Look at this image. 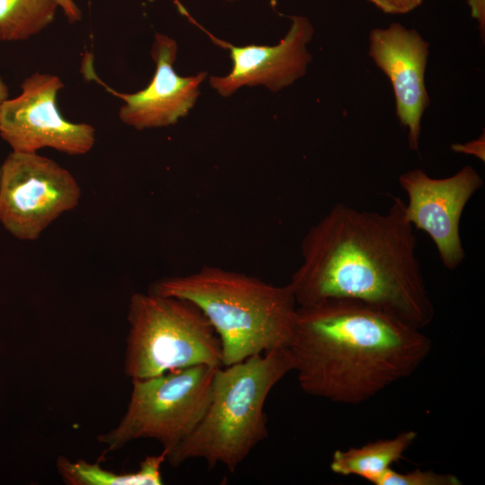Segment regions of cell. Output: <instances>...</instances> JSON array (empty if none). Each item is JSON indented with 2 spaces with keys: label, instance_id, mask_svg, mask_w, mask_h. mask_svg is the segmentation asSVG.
I'll return each mask as SVG.
<instances>
[{
  "label": "cell",
  "instance_id": "15",
  "mask_svg": "<svg viewBox=\"0 0 485 485\" xmlns=\"http://www.w3.org/2000/svg\"><path fill=\"white\" fill-rule=\"evenodd\" d=\"M59 6L56 0H0V40H27L48 28Z\"/></svg>",
  "mask_w": 485,
  "mask_h": 485
},
{
  "label": "cell",
  "instance_id": "7",
  "mask_svg": "<svg viewBox=\"0 0 485 485\" xmlns=\"http://www.w3.org/2000/svg\"><path fill=\"white\" fill-rule=\"evenodd\" d=\"M81 195L67 169L38 153L12 151L0 166V223L17 239H38Z\"/></svg>",
  "mask_w": 485,
  "mask_h": 485
},
{
  "label": "cell",
  "instance_id": "13",
  "mask_svg": "<svg viewBox=\"0 0 485 485\" xmlns=\"http://www.w3.org/2000/svg\"><path fill=\"white\" fill-rule=\"evenodd\" d=\"M418 434L414 430L401 432L392 438L379 439L359 447L336 450L330 469L342 476H358L375 485L392 464L403 457L414 444Z\"/></svg>",
  "mask_w": 485,
  "mask_h": 485
},
{
  "label": "cell",
  "instance_id": "17",
  "mask_svg": "<svg viewBox=\"0 0 485 485\" xmlns=\"http://www.w3.org/2000/svg\"><path fill=\"white\" fill-rule=\"evenodd\" d=\"M385 13L401 14L409 13L424 0H367Z\"/></svg>",
  "mask_w": 485,
  "mask_h": 485
},
{
  "label": "cell",
  "instance_id": "1",
  "mask_svg": "<svg viewBox=\"0 0 485 485\" xmlns=\"http://www.w3.org/2000/svg\"><path fill=\"white\" fill-rule=\"evenodd\" d=\"M413 228L400 198L383 213L334 205L302 240L288 283L297 306L348 298L421 330L429 325L435 308Z\"/></svg>",
  "mask_w": 485,
  "mask_h": 485
},
{
  "label": "cell",
  "instance_id": "3",
  "mask_svg": "<svg viewBox=\"0 0 485 485\" xmlns=\"http://www.w3.org/2000/svg\"><path fill=\"white\" fill-rule=\"evenodd\" d=\"M150 292L197 305L216 332L227 366L257 354L287 347L297 304L288 284L205 266L184 276L154 281Z\"/></svg>",
  "mask_w": 485,
  "mask_h": 485
},
{
  "label": "cell",
  "instance_id": "12",
  "mask_svg": "<svg viewBox=\"0 0 485 485\" xmlns=\"http://www.w3.org/2000/svg\"><path fill=\"white\" fill-rule=\"evenodd\" d=\"M368 53L390 80L396 116L408 129L409 147L418 151L421 119L429 105L425 84L429 43L415 29L393 22L370 31Z\"/></svg>",
  "mask_w": 485,
  "mask_h": 485
},
{
  "label": "cell",
  "instance_id": "9",
  "mask_svg": "<svg viewBox=\"0 0 485 485\" xmlns=\"http://www.w3.org/2000/svg\"><path fill=\"white\" fill-rule=\"evenodd\" d=\"M399 183L408 197L406 216L412 226L431 238L445 268L459 267L465 258L460 220L466 204L483 185L481 175L471 165L441 179L412 169L400 175Z\"/></svg>",
  "mask_w": 485,
  "mask_h": 485
},
{
  "label": "cell",
  "instance_id": "11",
  "mask_svg": "<svg viewBox=\"0 0 485 485\" xmlns=\"http://www.w3.org/2000/svg\"><path fill=\"white\" fill-rule=\"evenodd\" d=\"M178 45L175 40L156 32L151 48L155 70L148 85L133 93H119L102 82L89 61L84 66V75L100 84L108 93L119 98V119L137 129L163 128L174 125L188 115L199 94V85L207 75L181 76L173 69Z\"/></svg>",
  "mask_w": 485,
  "mask_h": 485
},
{
  "label": "cell",
  "instance_id": "4",
  "mask_svg": "<svg viewBox=\"0 0 485 485\" xmlns=\"http://www.w3.org/2000/svg\"><path fill=\"white\" fill-rule=\"evenodd\" d=\"M295 370L287 347L218 367L207 408L190 435L166 457L172 467L195 458L234 472L268 436L265 401L273 387Z\"/></svg>",
  "mask_w": 485,
  "mask_h": 485
},
{
  "label": "cell",
  "instance_id": "6",
  "mask_svg": "<svg viewBox=\"0 0 485 485\" xmlns=\"http://www.w3.org/2000/svg\"><path fill=\"white\" fill-rule=\"evenodd\" d=\"M218 367L197 365L161 375L132 379L130 399L118 425L97 440L106 452L137 439H154L169 455L202 419Z\"/></svg>",
  "mask_w": 485,
  "mask_h": 485
},
{
  "label": "cell",
  "instance_id": "16",
  "mask_svg": "<svg viewBox=\"0 0 485 485\" xmlns=\"http://www.w3.org/2000/svg\"><path fill=\"white\" fill-rule=\"evenodd\" d=\"M461 480L452 473L436 472L430 470L415 469L399 472L392 468L387 470L378 485H460Z\"/></svg>",
  "mask_w": 485,
  "mask_h": 485
},
{
  "label": "cell",
  "instance_id": "20",
  "mask_svg": "<svg viewBox=\"0 0 485 485\" xmlns=\"http://www.w3.org/2000/svg\"><path fill=\"white\" fill-rule=\"evenodd\" d=\"M472 16L475 18L480 26L481 35L484 38L485 31V0H468Z\"/></svg>",
  "mask_w": 485,
  "mask_h": 485
},
{
  "label": "cell",
  "instance_id": "14",
  "mask_svg": "<svg viewBox=\"0 0 485 485\" xmlns=\"http://www.w3.org/2000/svg\"><path fill=\"white\" fill-rule=\"evenodd\" d=\"M166 462V452L148 455L137 470L115 472L101 467L98 463L85 460L72 461L59 456L56 465L63 481L68 485H161L162 466Z\"/></svg>",
  "mask_w": 485,
  "mask_h": 485
},
{
  "label": "cell",
  "instance_id": "18",
  "mask_svg": "<svg viewBox=\"0 0 485 485\" xmlns=\"http://www.w3.org/2000/svg\"><path fill=\"white\" fill-rule=\"evenodd\" d=\"M452 150L457 153H463L467 154H472L478 157L482 162L485 161V140L484 134H482L479 138L464 143V144H454L452 146Z\"/></svg>",
  "mask_w": 485,
  "mask_h": 485
},
{
  "label": "cell",
  "instance_id": "5",
  "mask_svg": "<svg viewBox=\"0 0 485 485\" xmlns=\"http://www.w3.org/2000/svg\"><path fill=\"white\" fill-rule=\"evenodd\" d=\"M125 375L145 379L197 366H223L214 328L193 303L148 291L131 295Z\"/></svg>",
  "mask_w": 485,
  "mask_h": 485
},
{
  "label": "cell",
  "instance_id": "10",
  "mask_svg": "<svg viewBox=\"0 0 485 485\" xmlns=\"http://www.w3.org/2000/svg\"><path fill=\"white\" fill-rule=\"evenodd\" d=\"M174 1L191 23L200 28L215 44L229 50L233 63L231 71L224 76L209 77L211 87L222 97L231 96L242 86L264 85L278 92L305 75L312 61L306 46L314 33L306 17H290V29L277 45L234 46L215 37L192 18L178 0Z\"/></svg>",
  "mask_w": 485,
  "mask_h": 485
},
{
  "label": "cell",
  "instance_id": "8",
  "mask_svg": "<svg viewBox=\"0 0 485 485\" xmlns=\"http://www.w3.org/2000/svg\"><path fill=\"white\" fill-rule=\"evenodd\" d=\"M64 86L58 75L35 72L22 82L19 95L4 102L0 137L12 151L38 153L51 148L83 155L93 149L96 141L93 126L72 122L57 108V94Z\"/></svg>",
  "mask_w": 485,
  "mask_h": 485
},
{
  "label": "cell",
  "instance_id": "22",
  "mask_svg": "<svg viewBox=\"0 0 485 485\" xmlns=\"http://www.w3.org/2000/svg\"><path fill=\"white\" fill-rule=\"evenodd\" d=\"M227 1H234V0H227Z\"/></svg>",
  "mask_w": 485,
  "mask_h": 485
},
{
  "label": "cell",
  "instance_id": "19",
  "mask_svg": "<svg viewBox=\"0 0 485 485\" xmlns=\"http://www.w3.org/2000/svg\"><path fill=\"white\" fill-rule=\"evenodd\" d=\"M59 8L64 13L66 20L70 23H75L82 20V11L74 0H56Z\"/></svg>",
  "mask_w": 485,
  "mask_h": 485
},
{
  "label": "cell",
  "instance_id": "21",
  "mask_svg": "<svg viewBox=\"0 0 485 485\" xmlns=\"http://www.w3.org/2000/svg\"><path fill=\"white\" fill-rule=\"evenodd\" d=\"M9 98L8 87L0 75V111L4 102Z\"/></svg>",
  "mask_w": 485,
  "mask_h": 485
},
{
  "label": "cell",
  "instance_id": "2",
  "mask_svg": "<svg viewBox=\"0 0 485 485\" xmlns=\"http://www.w3.org/2000/svg\"><path fill=\"white\" fill-rule=\"evenodd\" d=\"M287 348L305 393L360 404L415 372L432 344L421 329L384 312L332 298L297 306Z\"/></svg>",
  "mask_w": 485,
  "mask_h": 485
}]
</instances>
